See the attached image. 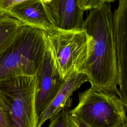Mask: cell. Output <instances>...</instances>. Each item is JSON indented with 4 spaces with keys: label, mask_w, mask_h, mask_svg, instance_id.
<instances>
[{
    "label": "cell",
    "mask_w": 127,
    "mask_h": 127,
    "mask_svg": "<svg viewBox=\"0 0 127 127\" xmlns=\"http://www.w3.org/2000/svg\"><path fill=\"white\" fill-rule=\"evenodd\" d=\"M82 28L88 37V57L84 74L91 88L118 94L114 12L110 3L104 2L90 10Z\"/></svg>",
    "instance_id": "obj_1"
},
{
    "label": "cell",
    "mask_w": 127,
    "mask_h": 127,
    "mask_svg": "<svg viewBox=\"0 0 127 127\" xmlns=\"http://www.w3.org/2000/svg\"><path fill=\"white\" fill-rule=\"evenodd\" d=\"M45 31L22 24L0 54V80L17 75L35 76L46 52Z\"/></svg>",
    "instance_id": "obj_2"
},
{
    "label": "cell",
    "mask_w": 127,
    "mask_h": 127,
    "mask_svg": "<svg viewBox=\"0 0 127 127\" xmlns=\"http://www.w3.org/2000/svg\"><path fill=\"white\" fill-rule=\"evenodd\" d=\"M37 87L36 75L0 80V108L7 115L12 127H37Z\"/></svg>",
    "instance_id": "obj_3"
},
{
    "label": "cell",
    "mask_w": 127,
    "mask_h": 127,
    "mask_svg": "<svg viewBox=\"0 0 127 127\" xmlns=\"http://www.w3.org/2000/svg\"><path fill=\"white\" fill-rule=\"evenodd\" d=\"M46 49L61 77L73 72L84 74L88 57V37L83 28L45 31Z\"/></svg>",
    "instance_id": "obj_4"
},
{
    "label": "cell",
    "mask_w": 127,
    "mask_h": 127,
    "mask_svg": "<svg viewBox=\"0 0 127 127\" xmlns=\"http://www.w3.org/2000/svg\"><path fill=\"white\" fill-rule=\"evenodd\" d=\"M78 99L69 112L90 127H121L127 120V109L116 94L90 88L79 93Z\"/></svg>",
    "instance_id": "obj_5"
},
{
    "label": "cell",
    "mask_w": 127,
    "mask_h": 127,
    "mask_svg": "<svg viewBox=\"0 0 127 127\" xmlns=\"http://www.w3.org/2000/svg\"><path fill=\"white\" fill-rule=\"evenodd\" d=\"M114 12V36L118 75V95L127 109V0H118Z\"/></svg>",
    "instance_id": "obj_6"
},
{
    "label": "cell",
    "mask_w": 127,
    "mask_h": 127,
    "mask_svg": "<svg viewBox=\"0 0 127 127\" xmlns=\"http://www.w3.org/2000/svg\"><path fill=\"white\" fill-rule=\"evenodd\" d=\"M36 77L37 87L36 109L38 117L55 97L65 80L61 77L55 68L50 55L47 49Z\"/></svg>",
    "instance_id": "obj_7"
},
{
    "label": "cell",
    "mask_w": 127,
    "mask_h": 127,
    "mask_svg": "<svg viewBox=\"0 0 127 127\" xmlns=\"http://www.w3.org/2000/svg\"><path fill=\"white\" fill-rule=\"evenodd\" d=\"M50 19L57 29L73 30L82 28L84 11L78 0H42Z\"/></svg>",
    "instance_id": "obj_8"
},
{
    "label": "cell",
    "mask_w": 127,
    "mask_h": 127,
    "mask_svg": "<svg viewBox=\"0 0 127 127\" xmlns=\"http://www.w3.org/2000/svg\"><path fill=\"white\" fill-rule=\"evenodd\" d=\"M4 10L7 15L17 19L23 25L45 31L55 28L42 0H26Z\"/></svg>",
    "instance_id": "obj_9"
},
{
    "label": "cell",
    "mask_w": 127,
    "mask_h": 127,
    "mask_svg": "<svg viewBox=\"0 0 127 127\" xmlns=\"http://www.w3.org/2000/svg\"><path fill=\"white\" fill-rule=\"evenodd\" d=\"M87 81V77L82 73L75 71L69 75L54 99L38 116L37 127H41L46 121L53 118L65 107H70L73 92Z\"/></svg>",
    "instance_id": "obj_10"
},
{
    "label": "cell",
    "mask_w": 127,
    "mask_h": 127,
    "mask_svg": "<svg viewBox=\"0 0 127 127\" xmlns=\"http://www.w3.org/2000/svg\"><path fill=\"white\" fill-rule=\"evenodd\" d=\"M22 24L7 14L0 18V54L11 42Z\"/></svg>",
    "instance_id": "obj_11"
},
{
    "label": "cell",
    "mask_w": 127,
    "mask_h": 127,
    "mask_svg": "<svg viewBox=\"0 0 127 127\" xmlns=\"http://www.w3.org/2000/svg\"><path fill=\"white\" fill-rule=\"evenodd\" d=\"M68 106L65 107L56 116L50 120L48 127H75L69 114Z\"/></svg>",
    "instance_id": "obj_12"
},
{
    "label": "cell",
    "mask_w": 127,
    "mask_h": 127,
    "mask_svg": "<svg viewBox=\"0 0 127 127\" xmlns=\"http://www.w3.org/2000/svg\"><path fill=\"white\" fill-rule=\"evenodd\" d=\"M104 2V0H78V5L83 11L97 7Z\"/></svg>",
    "instance_id": "obj_13"
},
{
    "label": "cell",
    "mask_w": 127,
    "mask_h": 127,
    "mask_svg": "<svg viewBox=\"0 0 127 127\" xmlns=\"http://www.w3.org/2000/svg\"><path fill=\"white\" fill-rule=\"evenodd\" d=\"M0 127H12L7 115L0 108Z\"/></svg>",
    "instance_id": "obj_14"
},
{
    "label": "cell",
    "mask_w": 127,
    "mask_h": 127,
    "mask_svg": "<svg viewBox=\"0 0 127 127\" xmlns=\"http://www.w3.org/2000/svg\"><path fill=\"white\" fill-rule=\"evenodd\" d=\"M69 114L70 117V119L75 127H90L78 117L71 115L69 112Z\"/></svg>",
    "instance_id": "obj_15"
},
{
    "label": "cell",
    "mask_w": 127,
    "mask_h": 127,
    "mask_svg": "<svg viewBox=\"0 0 127 127\" xmlns=\"http://www.w3.org/2000/svg\"><path fill=\"white\" fill-rule=\"evenodd\" d=\"M3 0H0V18L4 16L6 14L5 11L2 8V2Z\"/></svg>",
    "instance_id": "obj_16"
},
{
    "label": "cell",
    "mask_w": 127,
    "mask_h": 127,
    "mask_svg": "<svg viewBox=\"0 0 127 127\" xmlns=\"http://www.w3.org/2000/svg\"><path fill=\"white\" fill-rule=\"evenodd\" d=\"M117 0H104V2H108V3H110V2H113V1H115Z\"/></svg>",
    "instance_id": "obj_17"
},
{
    "label": "cell",
    "mask_w": 127,
    "mask_h": 127,
    "mask_svg": "<svg viewBox=\"0 0 127 127\" xmlns=\"http://www.w3.org/2000/svg\"><path fill=\"white\" fill-rule=\"evenodd\" d=\"M121 127H127V120L125 122V123L124 124V125H122Z\"/></svg>",
    "instance_id": "obj_18"
}]
</instances>
